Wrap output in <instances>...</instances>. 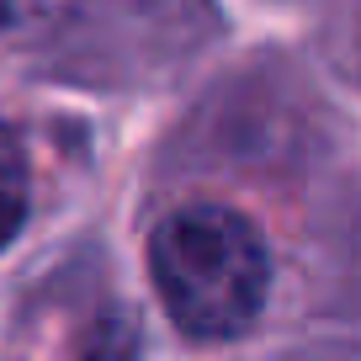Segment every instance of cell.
Here are the masks:
<instances>
[{"mask_svg":"<svg viewBox=\"0 0 361 361\" xmlns=\"http://www.w3.org/2000/svg\"><path fill=\"white\" fill-rule=\"evenodd\" d=\"M32 207V176H27V149L11 128L0 123V250L11 245Z\"/></svg>","mask_w":361,"mask_h":361,"instance_id":"2","label":"cell"},{"mask_svg":"<svg viewBox=\"0 0 361 361\" xmlns=\"http://www.w3.org/2000/svg\"><path fill=\"white\" fill-rule=\"evenodd\" d=\"M149 282L180 335L234 340L271 298L266 234L239 207L186 202L149 234Z\"/></svg>","mask_w":361,"mask_h":361,"instance_id":"1","label":"cell"}]
</instances>
